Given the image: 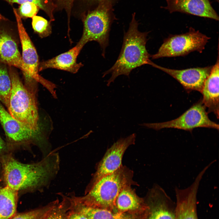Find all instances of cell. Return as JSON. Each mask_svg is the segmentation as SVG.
I'll return each mask as SVG.
<instances>
[{
  "mask_svg": "<svg viewBox=\"0 0 219 219\" xmlns=\"http://www.w3.org/2000/svg\"><path fill=\"white\" fill-rule=\"evenodd\" d=\"M58 154L51 152L41 161L24 164L10 156L3 158L4 177L8 187L17 191L47 187L59 169Z\"/></svg>",
  "mask_w": 219,
  "mask_h": 219,
  "instance_id": "obj_1",
  "label": "cell"
},
{
  "mask_svg": "<svg viewBox=\"0 0 219 219\" xmlns=\"http://www.w3.org/2000/svg\"><path fill=\"white\" fill-rule=\"evenodd\" d=\"M135 14L132 15L131 21L127 32H124L123 42L119 57L114 65L103 73V77L111 74L106 81L109 86L119 76L124 75L129 78L132 71L143 65H152L151 55L148 52L146 44L149 32H141L138 28L139 24L135 19Z\"/></svg>",
  "mask_w": 219,
  "mask_h": 219,
  "instance_id": "obj_2",
  "label": "cell"
},
{
  "mask_svg": "<svg viewBox=\"0 0 219 219\" xmlns=\"http://www.w3.org/2000/svg\"><path fill=\"white\" fill-rule=\"evenodd\" d=\"M133 172L122 165L113 173L104 176L82 196H72L73 203L91 207L115 209L116 198L122 189L128 186L137 185L133 180Z\"/></svg>",
  "mask_w": 219,
  "mask_h": 219,
  "instance_id": "obj_3",
  "label": "cell"
},
{
  "mask_svg": "<svg viewBox=\"0 0 219 219\" xmlns=\"http://www.w3.org/2000/svg\"><path fill=\"white\" fill-rule=\"evenodd\" d=\"M12 89L8 109L13 118L37 133L39 116L35 96L36 87L24 85L17 68L9 66Z\"/></svg>",
  "mask_w": 219,
  "mask_h": 219,
  "instance_id": "obj_4",
  "label": "cell"
},
{
  "mask_svg": "<svg viewBox=\"0 0 219 219\" xmlns=\"http://www.w3.org/2000/svg\"><path fill=\"white\" fill-rule=\"evenodd\" d=\"M112 11V1H105L99 3L95 9L89 12L83 19V33L77 44L82 48L89 42L96 41L105 58L111 25L114 19Z\"/></svg>",
  "mask_w": 219,
  "mask_h": 219,
  "instance_id": "obj_5",
  "label": "cell"
},
{
  "mask_svg": "<svg viewBox=\"0 0 219 219\" xmlns=\"http://www.w3.org/2000/svg\"><path fill=\"white\" fill-rule=\"evenodd\" d=\"M210 38L191 28L188 32L171 35L164 41L155 54L151 55L152 59L164 57L183 56L191 52L201 53Z\"/></svg>",
  "mask_w": 219,
  "mask_h": 219,
  "instance_id": "obj_6",
  "label": "cell"
},
{
  "mask_svg": "<svg viewBox=\"0 0 219 219\" xmlns=\"http://www.w3.org/2000/svg\"><path fill=\"white\" fill-rule=\"evenodd\" d=\"M19 33L22 48V59L25 84L30 85L40 83L50 91L54 88L55 85L38 74L39 64L38 56L36 49L26 32L21 19L15 14Z\"/></svg>",
  "mask_w": 219,
  "mask_h": 219,
  "instance_id": "obj_7",
  "label": "cell"
},
{
  "mask_svg": "<svg viewBox=\"0 0 219 219\" xmlns=\"http://www.w3.org/2000/svg\"><path fill=\"white\" fill-rule=\"evenodd\" d=\"M139 125L156 130L165 128H173L191 131L195 128L200 127L219 129L218 124L209 118L206 107L201 100L175 119L161 123H144Z\"/></svg>",
  "mask_w": 219,
  "mask_h": 219,
  "instance_id": "obj_8",
  "label": "cell"
},
{
  "mask_svg": "<svg viewBox=\"0 0 219 219\" xmlns=\"http://www.w3.org/2000/svg\"><path fill=\"white\" fill-rule=\"evenodd\" d=\"M20 45L17 22L0 14V61L22 71L23 64Z\"/></svg>",
  "mask_w": 219,
  "mask_h": 219,
  "instance_id": "obj_9",
  "label": "cell"
},
{
  "mask_svg": "<svg viewBox=\"0 0 219 219\" xmlns=\"http://www.w3.org/2000/svg\"><path fill=\"white\" fill-rule=\"evenodd\" d=\"M136 137L134 133L125 138H121L107 150L98 164L96 170L85 189V194L101 178L113 173L123 165L122 162L123 154L129 146L135 144Z\"/></svg>",
  "mask_w": 219,
  "mask_h": 219,
  "instance_id": "obj_10",
  "label": "cell"
},
{
  "mask_svg": "<svg viewBox=\"0 0 219 219\" xmlns=\"http://www.w3.org/2000/svg\"><path fill=\"white\" fill-rule=\"evenodd\" d=\"M201 171L193 183L184 189L175 188L176 198L175 219H198L197 194L200 182L204 174Z\"/></svg>",
  "mask_w": 219,
  "mask_h": 219,
  "instance_id": "obj_11",
  "label": "cell"
},
{
  "mask_svg": "<svg viewBox=\"0 0 219 219\" xmlns=\"http://www.w3.org/2000/svg\"><path fill=\"white\" fill-rule=\"evenodd\" d=\"M212 66L176 70L168 68L155 63L153 66L172 77L185 89L200 92L206 79L210 74Z\"/></svg>",
  "mask_w": 219,
  "mask_h": 219,
  "instance_id": "obj_12",
  "label": "cell"
},
{
  "mask_svg": "<svg viewBox=\"0 0 219 219\" xmlns=\"http://www.w3.org/2000/svg\"><path fill=\"white\" fill-rule=\"evenodd\" d=\"M164 7L170 12H179L216 20L218 16L209 0H166Z\"/></svg>",
  "mask_w": 219,
  "mask_h": 219,
  "instance_id": "obj_13",
  "label": "cell"
},
{
  "mask_svg": "<svg viewBox=\"0 0 219 219\" xmlns=\"http://www.w3.org/2000/svg\"><path fill=\"white\" fill-rule=\"evenodd\" d=\"M149 192L152 204L149 219H175L176 203L164 189L155 184Z\"/></svg>",
  "mask_w": 219,
  "mask_h": 219,
  "instance_id": "obj_14",
  "label": "cell"
},
{
  "mask_svg": "<svg viewBox=\"0 0 219 219\" xmlns=\"http://www.w3.org/2000/svg\"><path fill=\"white\" fill-rule=\"evenodd\" d=\"M0 122L8 139L22 143L34 139L37 133L12 117L0 103Z\"/></svg>",
  "mask_w": 219,
  "mask_h": 219,
  "instance_id": "obj_15",
  "label": "cell"
},
{
  "mask_svg": "<svg viewBox=\"0 0 219 219\" xmlns=\"http://www.w3.org/2000/svg\"><path fill=\"white\" fill-rule=\"evenodd\" d=\"M219 58L212 68L206 79L201 93L203 98L201 100L203 105L208 109L209 113L212 112L219 118Z\"/></svg>",
  "mask_w": 219,
  "mask_h": 219,
  "instance_id": "obj_16",
  "label": "cell"
},
{
  "mask_svg": "<svg viewBox=\"0 0 219 219\" xmlns=\"http://www.w3.org/2000/svg\"><path fill=\"white\" fill-rule=\"evenodd\" d=\"M82 48L77 44L68 51L51 59L40 62L39 71L47 68H55L77 73L83 66L81 63H77V59Z\"/></svg>",
  "mask_w": 219,
  "mask_h": 219,
  "instance_id": "obj_17",
  "label": "cell"
},
{
  "mask_svg": "<svg viewBox=\"0 0 219 219\" xmlns=\"http://www.w3.org/2000/svg\"><path fill=\"white\" fill-rule=\"evenodd\" d=\"M143 203V200L137 195L131 186H128L124 187L118 194L115 201V207L118 213H123L139 209Z\"/></svg>",
  "mask_w": 219,
  "mask_h": 219,
  "instance_id": "obj_18",
  "label": "cell"
},
{
  "mask_svg": "<svg viewBox=\"0 0 219 219\" xmlns=\"http://www.w3.org/2000/svg\"><path fill=\"white\" fill-rule=\"evenodd\" d=\"M18 192L7 186L0 188V219H10L16 213Z\"/></svg>",
  "mask_w": 219,
  "mask_h": 219,
  "instance_id": "obj_19",
  "label": "cell"
},
{
  "mask_svg": "<svg viewBox=\"0 0 219 219\" xmlns=\"http://www.w3.org/2000/svg\"><path fill=\"white\" fill-rule=\"evenodd\" d=\"M70 209L85 215L88 219H116L117 213L108 209L93 207L74 203L70 200Z\"/></svg>",
  "mask_w": 219,
  "mask_h": 219,
  "instance_id": "obj_20",
  "label": "cell"
},
{
  "mask_svg": "<svg viewBox=\"0 0 219 219\" xmlns=\"http://www.w3.org/2000/svg\"><path fill=\"white\" fill-rule=\"evenodd\" d=\"M12 89L9 66L0 61V101L8 108Z\"/></svg>",
  "mask_w": 219,
  "mask_h": 219,
  "instance_id": "obj_21",
  "label": "cell"
},
{
  "mask_svg": "<svg viewBox=\"0 0 219 219\" xmlns=\"http://www.w3.org/2000/svg\"><path fill=\"white\" fill-rule=\"evenodd\" d=\"M58 202L59 200H57L40 208L28 212L16 213L10 219H44Z\"/></svg>",
  "mask_w": 219,
  "mask_h": 219,
  "instance_id": "obj_22",
  "label": "cell"
},
{
  "mask_svg": "<svg viewBox=\"0 0 219 219\" xmlns=\"http://www.w3.org/2000/svg\"><path fill=\"white\" fill-rule=\"evenodd\" d=\"M11 5L14 3L20 5L26 2H32L36 4L40 9L43 11L49 17L50 22L54 21V12L56 7L53 0H2Z\"/></svg>",
  "mask_w": 219,
  "mask_h": 219,
  "instance_id": "obj_23",
  "label": "cell"
},
{
  "mask_svg": "<svg viewBox=\"0 0 219 219\" xmlns=\"http://www.w3.org/2000/svg\"><path fill=\"white\" fill-rule=\"evenodd\" d=\"M32 25L35 33L41 38L46 37L51 33L50 22L42 16H35L32 18Z\"/></svg>",
  "mask_w": 219,
  "mask_h": 219,
  "instance_id": "obj_24",
  "label": "cell"
},
{
  "mask_svg": "<svg viewBox=\"0 0 219 219\" xmlns=\"http://www.w3.org/2000/svg\"><path fill=\"white\" fill-rule=\"evenodd\" d=\"M69 207L68 197L64 196L62 201L60 203L59 202L44 219H66L67 211L69 210Z\"/></svg>",
  "mask_w": 219,
  "mask_h": 219,
  "instance_id": "obj_25",
  "label": "cell"
},
{
  "mask_svg": "<svg viewBox=\"0 0 219 219\" xmlns=\"http://www.w3.org/2000/svg\"><path fill=\"white\" fill-rule=\"evenodd\" d=\"M40 9L34 3L26 2L20 5L17 9H14V11L21 19H26L36 15Z\"/></svg>",
  "mask_w": 219,
  "mask_h": 219,
  "instance_id": "obj_26",
  "label": "cell"
},
{
  "mask_svg": "<svg viewBox=\"0 0 219 219\" xmlns=\"http://www.w3.org/2000/svg\"><path fill=\"white\" fill-rule=\"evenodd\" d=\"M75 0H53L56 9L64 10L67 15L68 24L72 9Z\"/></svg>",
  "mask_w": 219,
  "mask_h": 219,
  "instance_id": "obj_27",
  "label": "cell"
},
{
  "mask_svg": "<svg viewBox=\"0 0 219 219\" xmlns=\"http://www.w3.org/2000/svg\"><path fill=\"white\" fill-rule=\"evenodd\" d=\"M70 210V211L67 214L66 219H88L82 213L72 210Z\"/></svg>",
  "mask_w": 219,
  "mask_h": 219,
  "instance_id": "obj_28",
  "label": "cell"
},
{
  "mask_svg": "<svg viewBox=\"0 0 219 219\" xmlns=\"http://www.w3.org/2000/svg\"><path fill=\"white\" fill-rule=\"evenodd\" d=\"M5 147V143L0 136V154Z\"/></svg>",
  "mask_w": 219,
  "mask_h": 219,
  "instance_id": "obj_29",
  "label": "cell"
},
{
  "mask_svg": "<svg viewBox=\"0 0 219 219\" xmlns=\"http://www.w3.org/2000/svg\"><path fill=\"white\" fill-rule=\"evenodd\" d=\"M116 219H127L123 215V213H117L116 215Z\"/></svg>",
  "mask_w": 219,
  "mask_h": 219,
  "instance_id": "obj_30",
  "label": "cell"
},
{
  "mask_svg": "<svg viewBox=\"0 0 219 219\" xmlns=\"http://www.w3.org/2000/svg\"><path fill=\"white\" fill-rule=\"evenodd\" d=\"M89 1L93 2H97L99 3L105 1H112V0H88Z\"/></svg>",
  "mask_w": 219,
  "mask_h": 219,
  "instance_id": "obj_31",
  "label": "cell"
}]
</instances>
